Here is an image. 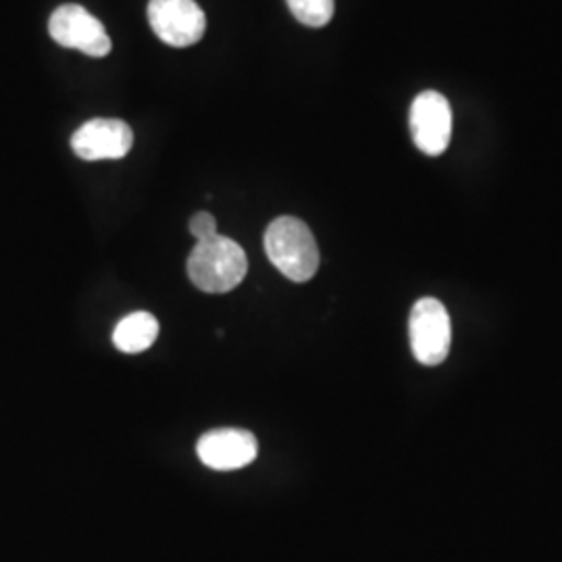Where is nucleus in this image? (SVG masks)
<instances>
[{"label":"nucleus","instance_id":"obj_1","mask_svg":"<svg viewBox=\"0 0 562 562\" xmlns=\"http://www.w3.org/2000/svg\"><path fill=\"white\" fill-rule=\"evenodd\" d=\"M265 252L288 280L304 283L319 269V246L306 223L296 217H278L265 232Z\"/></svg>","mask_w":562,"mask_h":562},{"label":"nucleus","instance_id":"obj_10","mask_svg":"<svg viewBox=\"0 0 562 562\" xmlns=\"http://www.w3.org/2000/svg\"><path fill=\"white\" fill-rule=\"evenodd\" d=\"M285 2L292 15L306 27L327 25L336 11L334 0H285Z\"/></svg>","mask_w":562,"mask_h":562},{"label":"nucleus","instance_id":"obj_9","mask_svg":"<svg viewBox=\"0 0 562 562\" xmlns=\"http://www.w3.org/2000/svg\"><path fill=\"white\" fill-rule=\"evenodd\" d=\"M159 329H161V325L155 315H150L146 311H138V313L123 317L117 323V327L113 331V344L125 355H138V352L148 350L157 341Z\"/></svg>","mask_w":562,"mask_h":562},{"label":"nucleus","instance_id":"obj_8","mask_svg":"<svg viewBox=\"0 0 562 562\" xmlns=\"http://www.w3.org/2000/svg\"><path fill=\"white\" fill-rule=\"evenodd\" d=\"M196 454L213 471H236L248 467L259 454V442L248 429L222 427L201 436Z\"/></svg>","mask_w":562,"mask_h":562},{"label":"nucleus","instance_id":"obj_7","mask_svg":"<svg viewBox=\"0 0 562 562\" xmlns=\"http://www.w3.org/2000/svg\"><path fill=\"white\" fill-rule=\"evenodd\" d=\"M134 144L132 127L121 120L86 121L71 136V148L81 161H117Z\"/></svg>","mask_w":562,"mask_h":562},{"label":"nucleus","instance_id":"obj_5","mask_svg":"<svg viewBox=\"0 0 562 562\" xmlns=\"http://www.w3.org/2000/svg\"><path fill=\"white\" fill-rule=\"evenodd\" d=\"M148 23L155 36L173 48L201 42L206 30V18L196 0H150Z\"/></svg>","mask_w":562,"mask_h":562},{"label":"nucleus","instance_id":"obj_2","mask_svg":"<svg viewBox=\"0 0 562 562\" xmlns=\"http://www.w3.org/2000/svg\"><path fill=\"white\" fill-rule=\"evenodd\" d=\"M248 261L238 241L225 236H213L196 241L188 257V276L192 283L209 294H225L240 285L246 278Z\"/></svg>","mask_w":562,"mask_h":562},{"label":"nucleus","instance_id":"obj_11","mask_svg":"<svg viewBox=\"0 0 562 562\" xmlns=\"http://www.w3.org/2000/svg\"><path fill=\"white\" fill-rule=\"evenodd\" d=\"M190 234L196 238V241L209 240L217 236V222L211 213L201 211L190 220Z\"/></svg>","mask_w":562,"mask_h":562},{"label":"nucleus","instance_id":"obj_3","mask_svg":"<svg viewBox=\"0 0 562 562\" xmlns=\"http://www.w3.org/2000/svg\"><path fill=\"white\" fill-rule=\"evenodd\" d=\"M411 350L415 359L425 367H436L446 361L450 352L452 327L442 302L422 299L413 306L408 319Z\"/></svg>","mask_w":562,"mask_h":562},{"label":"nucleus","instance_id":"obj_6","mask_svg":"<svg viewBox=\"0 0 562 562\" xmlns=\"http://www.w3.org/2000/svg\"><path fill=\"white\" fill-rule=\"evenodd\" d=\"M408 123L413 142L422 153L429 157L446 153L452 136V109L443 94L436 90L422 92L411 104Z\"/></svg>","mask_w":562,"mask_h":562},{"label":"nucleus","instance_id":"obj_4","mask_svg":"<svg viewBox=\"0 0 562 562\" xmlns=\"http://www.w3.org/2000/svg\"><path fill=\"white\" fill-rule=\"evenodd\" d=\"M48 34L60 46L76 48L88 57H106L113 48L102 21L81 4H63L55 9L48 20Z\"/></svg>","mask_w":562,"mask_h":562}]
</instances>
